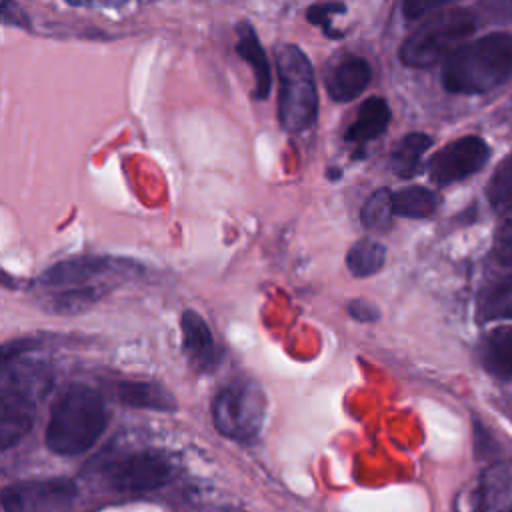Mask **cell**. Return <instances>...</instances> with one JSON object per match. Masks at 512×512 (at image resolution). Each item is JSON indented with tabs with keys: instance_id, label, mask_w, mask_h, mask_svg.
<instances>
[{
	"instance_id": "obj_14",
	"label": "cell",
	"mask_w": 512,
	"mask_h": 512,
	"mask_svg": "<svg viewBox=\"0 0 512 512\" xmlns=\"http://www.w3.org/2000/svg\"><path fill=\"white\" fill-rule=\"evenodd\" d=\"M238 30V42H236V54L246 60L254 74V92L252 96L256 100H266L272 90V70L268 64V56L264 52V46L260 44V38L250 22H240L236 26Z\"/></svg>"
},
{
	"instance_id": "obj_23",
	"label": "cell",
	"mask_w": 512,
	"mask_h": 512,
	"mask_svg": "<svg viewBox=\"0 0 512 512\" xmlns=\"http://www.w3.org/2000/svg\"><path fill=\"white\" fill-rule=\"evenodd\" d=\"M394 216L392 192L388 188L374 190L360 210V222L370 232H384L390 228Z\"/></svg>"
},
{
	"instance_id": "obj_20",
	"label": "cell",
	"mask_w": 512,
	"mask_h": 512,
	"mask_svg": "<svg viewBox=\"0 0 512 512\" xmlns=\"http://www.w3.org/2000/svg\"><path fill=\"white\" fill-rule=\"evenodd\" d=\"M478 316L482 320L512 318V274L490 282L478 298Z\"/></svg>"
},
{
	"instance_id": "obj_6",
	"label": "cell",
	"mask_w": 512,
	"mask_h": 512,
	"mask_svg": "<svg viewBox=\"0 0 512 512\" xmlns=\"http://www.w3.org/2000/svg\"><path fill=\"white\" fill-rule=\"evenodd\" d=\"M110 488L120 492H152L172 476L170 462L156 450H136L120 454L102 466Z\"/></svg>"
},
{
	"instance_id": "obj_13",
	"label": "cell",
	"mask_w": 512,
	"mask_h": 512,
	"mask_svg": "<svg viewBox=\"0 0 512 512\" xmlns=\"http://www.w3.org/2000/svg\"><path fill=\"white\" fill-rule=\"evenodd\" d=\"M372 80V68L362 56L342 58L326 76V90L334 102H350L360 96Z\"/></svg>"
},
{
	"instance_id": "obj_19",
	"label": "cell",
	"mask_w": 512,
	"mask_h": 512,
	"mask_svg": "<svg viewBox=\"0 0 512 512\" xmlns=\"http://www.w3.org/2000/svg\"><path fill=\"white\" fill-rule=\"evenodd\" d=\"M392 202H394V216L420 220V218H430L436 212L440 198L434 190L426 186H406L392 194Z\"/></svg>"
},
{
	"instance_id": "obj_8",
	"label": "cell",
	"mask_w": 512,
	"mask_h": 512,
	"mask_svg": "<svg viewBox=\"0 0 512 512\" xmlns=\"http://www.w3.org/2000/svg\"><path fill=\"white\" fill-rule=\"evenodd\" d=\"M488 158L490 146L484 138L462 136L458 140L448 142L430 158L428 174L434 184L448 186L482 170Z\"/></svg>"
},
{
	"instance_id": "obj_3",
	"label": "cell",
	"mask_w": 512,
	"mask_h": 512,
	"mask_svg": "<svg viewBox=\"0 0 512 512\" xmlns=\"http://www.w3.org/2000/svg\"><path fill=\"white\" fill-rule=\"evenodd\" d=\"M474 30V12L466 8H442L406 36L400 46V60L410 68H432L456 54Z\"/></svg>"
},
{
	"instance_id": "obj_9",
	"label": "cell",
	"mask_w": 512,
	"mask_h": 512,
	"mask_svg": "<svg viewBox=\"0 0 512 512\" xmlns=\"http://www.w3.org/2000/svg\"><path fill=\"white\" fill-rule=\"evenodd\" d=\"M142 270L138 262L126 260V258H112V256H100V254H88V256H74L60 260L46 268L38 282L46 288H78V286H90V282L102 274L110 272H130V270Z\"/></svg>"
},
{
	"instance_id": "obj_18",
	"label": "cell",
	"mask_w": 512,
	"mask_h": 512,
	"mask_svg": "<svg viewBox=\"0 0 512 512\" xmlns=\"http://www.w3.org/2000/svg\"><path fill=\"white\" fill-rule=\"evenodd\" d=\"M432 146V138L424 132H410L394 146L390 154L392 172L398 178H412L420 170L424 152Z\"/></svg>"
},
{
	"instance_id": "obj_12",
	"label": "cell",
	"mask_w": 512,
	"mask_h": 512,
	"mask_svg": "<svg viewBox=\"0 0 512 512\" xmlns=\"http://www.w3.org/2000/svg\"><path fill=\"white\" fill-rule=\"evenodd\" d=\"M182 350L192 370L208 372L218 360L214 336L206 320L196 310H184L180 316Z\"/></svg>"
},
{
	"instance_id": "obj_15",
	"label": "cell",
	"mask_w": 512,
	"mask_h": 512,
	"mask_svg": "<svg viewBox=\"0 0 512 512\" xmlns=\"http://www.w3.org/2000/svg\"><path fill=\"white\" fill-rule=\"evenodd\" d=\"M114 396L120 404L130 408H144L156 412H174L178 408L172 392L158 382L122 380L114 386Z\"/></svg>"
},
{
	"instance_id": "obj_25",
	"label": "cell",
	"mask_w": 512,
	"mask_h": 512,
	"mask_svg": "<svg viewBox=\"0 0 512 512\" xmlns=\"http://www.w3.org/2000/svg\"><path fill=\"white\" fill-rule=\"evenodd\" d=\"M346 6L344 4H336V2H326V4H314L306 10V18L310 24H316V26H322L326 30L328 36H336V32L332 30L330 26V18L332 14H338V12H344Z\"/></svg>"
},
{
	"instance_id": "obj_7",
	"label": "cell",
	"mask_w": 512,
	"mask_h": 512,
	"mask_svg": "<svg viewBox=\"0 0 512 512\" xmlns=\"http://www.w3.org/2000/svg\"><path fill=\"white\" fill-rule=\"evenodd\" d=\"M78 496V486L70 478L24 480L4 488V512H64Z\"/></svg>"
},
{
	"instance_id": "obj_4",
	"label": "cell",
	"mask_w": 512,
	"mask_h": 512,
	"mask_svg": "<svg viewBox=\"0 0 512 512\" xmlns=\"http://www.w3.org/2000/svg\"><path fill=\"white\" fill-rule=\"evenodd\" d=\"M278 122L286 132H302L316 122L318 90L312 62L296 44H284L276 54Z\"/></svg>"
},
{
	"instance_id": "obj_21",
	"label": "cell",
	"mask_w": 512,
	"mask_h": 512,
	"mask_svg": "<svg viewBox=\"0 0 512 512\" xmlns=\"http://www.w3.org/2000/svg\"><path fill=\"white\" fill-rule=\"evenodd\" d=\"M386 262V248L378 240L362 238L346 254V268L356 278L374 276Z\"/></svg>"
},
{
	"instance_id": "obj_28",
	"label": "cell",
	"mask_w": 512,
	"mask_h": 512,
	"mask_svg": "<svg viewBox=\"0 0 512 512\" xmlns=\"http://www.w3.org/2000/svg\"><path fill=\"white\" fill-rule=\"evenodd\" d=\"M348 314L358 322H376L380 318V310L372 302L362 298L348 302Z\"/></svg>"
},
{
	"instance_id": "obj_2",
	"label": "cell",
	"mask_w": 512,
	"mask_h": 512,
	"mask_svg": "<svg viewBox=\"0 0 512 512\" xmlns=\"http://www.w3.org/2000/svg\"><path fill=\"white\" fill-rule=\"evenodd\" d=\"M512 74V34L490 32L466 42L442 68V84L452 94H484Z\"/></svg>"
},
{
	"instance_id": "obj_10",
	"label": "cell",
	"mask_w": 512,
	"mask_h": 512,
	"mask_svg": "<svg viewBox=\"0 0 512 512\" xmlns=\"http://www.w3.org/2000/svg\"><path fill=\"white\" fill-rule=\"evenodd\" d=\"M468 512H512V462H496L480 474Z\"/></svg>"
},
{
	"instance_id": "obj_1",
	"label": "cell",
	"mask_w": 512,
	"mask_h": 512,
	"mask_svg": "<svg viewBox=\"0 0 512 512\" xmlns=\"http://www.w3.org/2000/svg\"><path fill=\"white\" fill-rule=\"evenodd\" d=\"M108 424L102 394L86 384H70L52 404L46 446L62 456H78L92 448Z\"/></svg>"
},
{
	"instance_id": "obj_16",
	"label": "cell",
	"mask_w": 512,
	"mask_h": 512,
	"mask_svg": "<svg viewBox=\"0 0 512 512\" xmlns=\"http://www.w3.org/2000/svg\"><path fill=\"white\" fill-rule=\"evenodd\" d=\"M390 118H392V112L388 102L382 96H370L360 104L356 120L348 126L344 140L352 144L370 142L386 132Z\"/></svg>"
},
{
	"instance_id": "obj_24",
	"label": "cell",
	"mask_w": 512,
	"mask_h": 512,
	"mask_svg": "<svg viewBox=\"0 0 512 512\" xmlns=\"http://www.w3.org/2000/svg\"><path fill=\"white\" fill-rule=\"evenodd\" d=\"M486 192L496 212H512V154L494 170Z\"/></svg>"
},
{
	"instance_id": "obj_26",
	"label": "cell",
	"mask_w": 512,
	"mask_h": 512,
	"mask_svg": "<svg viewBox=\"0 0 512 512\" xmlns=\"http://www.w3.org/2000/svg\"><path fill=\"white\" fill-rule=\"evenodd\" d=\"M494 252H496V258L506 264V266H512V220H508L498 236H496V242H494Z\"/></svg>"
},
{
	"instance_id": "obj_17",
	"label": "cell",
	"mask_w": 512,
	"mask_h": 512,
	"mask_svg": "<svg viewBox=\"0 0 512 512\" xmlns=\"http://www.w3.org/2000/svg\"><path fill=\"white\" fill-rule=\"evenodd\" d=\"M480 360L492 376L512 378V324L498 326L484 336Z\"/></svg>"
},
{
	"instance_id": "obj_27",
	"label": "cell",
	"mask_w": 512,
	"mask_h": 512,
	"mask_svg": "<svg viewBox=\"0 0 512 512\" xmlns=\"http://www.w3.org/2000/svg\"><path fill=\"white\" fill-rule=\"evenodd\" d=\"M446 8V2H424V0H408L402 4V12L406 16V20H416L426 16L428 12H436Z\"/></svg>"
},
{
	"instance_id": "obj_22",
	"label": "cell",
	"mask_w": 512,
	"mask_h": 512,
	"mask_svg": "<svg viewBox=\"0 0 512 512\" xmlns=\"http://www.w3.org/2000/svg\"><path fill=\"white\" fill-rule=\"evenodd\" d=\"M106 294L104 286H78L56 292L48 300V310L54 314H78L92 308Z\"/></svg>"
},
{
	"instance_id": "obj_5",
	"label": "cell",
	"mask_w": 512,
	"mask_h": 512,
	"mask_svg": "<svg viewBox=\"0 0 512 512\" xmlns=\"http://www.w3.org/2000/svg\"><path fill=\"white\" fill-rule=\"evenodd\" d=\"M210 412L222 436L236 442H250L262 430L266 394L254 380H234L214 396Z\"/></svg>"
},
{
	"instance_id": "obj_11",
	"label": "cell",
	"mask_w": 512,
	"mask_h": 512,
	"mask_svg": "<svg viewBox=\"0 0 512 512\" xmlns=\"http://www.w3.org/2000/svg\"><path fill=\"white\" fill-rule=\"evenodd\" d=\"M38 400L10 386H0V444L2 450L18 444L32 428Z\"/></svg>"
}]
</instances>
